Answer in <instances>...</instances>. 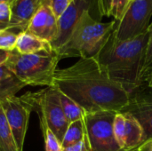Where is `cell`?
Listing matches in <instances>:
<instances>
[{
  "instance_id": "e0dca14e",
  "label": "cell",
  "mask_w": 152,
  "mask_h": 151,
  "mask_svg": "<svg viewBox=\"0 0 152 151\" xmlns=\"http://www.w3.org/2000/svg\"><path fill=\"white\" fill-rule=\"evenodd\" d=\"M59 93H60V100L62 106V109L68 123L69 124L77 120L85 119V117L87 115L86 111L77 102L72 101L70 98H69L68 96H66L61 92Z\"/></svg>"
},
{
  "instance_id": "9a60e30c",
  "label": "cell",
  "mask_w": 152,
  "mask_h": 151,
  "mask_svg": "<svg viewBox=\"0 0 152 151\" xmlns=\"http://www.w3.org/2000/svg\"><path fill=\"white\" fill-rule=\"evenodd\" d=\"M25 85L16 77L5 63L0 66V100L14 96Z\"/></svg>"
},
{
  "instance_id": "ba28073f",
  "label": "cell",
  "mask_w": 152,
  "mask_h": 151,
  "mask_svg": "<svg viewBox=\"0 0 152 151\" xmlns=\"http://www.w3.org/2000/svg\"><path fill=\"white\" fill-rule=\"evenodd\" d=\"M0 103L17 147L19 150L23 151L29 117L31 112L34 111L31 92L20 97L16 95L5 97L0 100Z\"/></svg>"
},
{
  "instance_id": "d6986e66",
  "label": "cell",
  "mask_w": 152,
  "mask_h": 151,
  "mask_svg": "<svg viewBox=\"0 0 152 151\" xmlns=\"http://www.w3.org/2000/svg\"><path fill=\"white\" fill-rule=\"evenodd\" d=\"M149 37L145 49V56L143 61V67L142 71V80L143 85L148 82L152 73V22L151 23L149 29Z\"/></svg>"
},
{
  "instance_id": "d4e9b609",
  "label": "cell",
  "mask_w": 152,
  "mask_h": 151,
  "mask_svg": "<svg viewBox=\"0 0 152 151\" xmlns=\"http://www.w3.org/2000/svg\"><path fill=\"white\" fill-rule=\"evenodd\" d=\"M110 5L111 0H96V7L101 17L110 16Z\"/></svg>"
},
{
  "instance_id": "ac0fdd59",
  "label": "cell",
  "mask_w": 152,
  "mask_h": 151,
  "mask_svg": "<svg viewBox=\"0 0 152 151\" xmlns=\"http://www.w3.org/2000/svg\"><path fill=\"white\" fill-rule=\"evenodd\" d=\"M84 120L85 119L77 120L69 124L61 142L62 148L74 145L84 139L86 135V125Z\"/></svg>"
},
{
  "instance_id": "8992f818",
  "label": "cell",
  "mask_w": 152,
  "mask_h": 151,
  "mask_svg": "<svg viewBox=\"0 0 152 151\" xmlns=\"http://www.w3.org/2000/svg\"><path fill=\"white\" fill-rule=\"evenodd\" d=\"M116 113L99 111L86 115L84 121L90 151H125L118 146L113 133Z\"/></svg>"
},
{
  "instance_id": "9c48e42d",
  "label": "cell",
  "mask_w": 152,
  "mask_h": 151,
  "mask_svg": "<svg viewBox=\"0 0 152 151\" xmlns=\"http://www.w3.org/2000/svg\"><path fill=\"white\" fill-rule=\"evenodd\" d=\"M93 5H96V0H73L66 11L58 18L57 36L51 44L53 53L57 56L68 43L83 13L86 11H90Z\"/></svg>"
},
{
  "instance_id": "1f68e13d",
  "label": "cell",
  "mask_w": 152,
  "mask_h": 151,
  "mask_svg": "<svg viewBox=\"0 0 152 151\" xmlns=\"http://www.w3.org/2000/svg\"><path fill=\"white\" fill-rule=\"evenodd\" d=\"M43 1H44V4H45V3L46 2V0H43Z\"/></svg>"
},
{
  "instance_id": "6da1fadb",
  "label": "cell",
  "mask_w": 152,
  "mask_h": 151,
  "mask_svg": "<svg viewBox=\"0 0 152 151\" xmlns=\"http://www.w3.org/2000/svg\"><path fill=\"white\" fill-rule=\"evenodd\" d=\"M81 106L87 114L124 111L131 94L114 81L96 56L80 58L70 67L57 69L53 85Z\"/></svg>"
},
{
  "instance_id": "ffe728a7",
  "label": "cell",
  "mask_w": 152,
  "mask_h": 151,
  "mask_svg": "<svg viewBox=\"0 0 152 151\" xmlns=\"http://www.w3.org/2000/svg\"><path fill=\"white\" fill-rule=\"evenodd\" d=\"M19 29H6L0 31V51L13 52L15 50Z\"/></svg>"
},
{
  "instance_id": "4316f807",
  "label": "cell",
  "mask_w": 152,
  "mask_h": 151,
  "mask_svg": "<svg viewBox=\"0 0 152 151\" xmlns=\"http://www.w3.org/2000/svg\"><path fill=\"white\" fill-rule=\"evenodd\" d=\"M6 29H19L20 31H24L20 26L14 24V23H12V22H0V31H3V30H6Z\"/></svg>"
},
{
  "instance_id": "5bb4252c",
  "label": "cell",
  "mask_w": 152,
  "mask_h": 151,
  "mask_svg": "<svg viewBox=\"0 0 152 151\" xmlns=\"http://www.w3.org/2000/svg\"><path fill=\"white\" fill-rule=\"evenodd\" d=\"M14 51L20 54H35L41 53H54L51 44L25 30L18 34Z\"/></svg>"
},
{
  "instance_id": "8fae6325",
  "label": "cell",
  "mask_w": 152,
  "mask_h": 151,
  "mask_svg": "<svg viewBox=\"0 0 152 151\" xmlns=\"http://www.w3.org/2000/svg\"><path fill=\"white\" fill-rule=\"evenodd\" d=\"M124 111L131 113L139 121L147 139L152 138V89L131 95L130 104Z\"/></svg>"
},
{
  "instance_id": "603a6c76",
  "label": "cell",
  "mask_w": 152,
  "mask_h": 151,
  "mask_svg": "<svg viewBox=\"0 0 152 151\" xmlns=\"http://www.w3.org/2000/svg\"><path fill=\"white\" fill-rule=\"evenodd\" d=\"M73 0H46L45 4L49 5L56 18L58 19L70 5Z\"/></svg>"
},
{
  "instance_id": "7402d4cb",
  "label": "cell",
  "mask_w": 152,
  "mask_h": 151,
  "mask_svg": "<svg viewBox=\"0 0 152 151\" xmlns=\"http://www.w3.org/2000/svg\"><path fill=\"white\" fill-rule=\"evenodd\" d=\"M130 2V0H111L110 16L114 18V20L119 21L122 19Z\"/></svg>"
},
{
  "instance_id": "5b68a950",
  "label": "cell",
  "mask_w": 152,
  "mask_h": 151,
  "mask_svg": "<svg viewBox=\"0 0 152 151\" xmlns=\"http://www.w3.org/2000/svg\"><path fill=\"white\" fill-rule=\"evenodd\" d=\"M34 111L38 114L40 123H45L61 142L69 123L62 109L60 93L53 86H48L31 93Z\"/></svg>"
},
{
  "instance_id": "484cf974",
  "label": "cell",
  "mask_w": 152,
  "mask_h": 151,
  "mask_svg": "<svg viewBox=\"0 0 152 151\" xmlns=\"http://www.w3.org/2000/svg\"><path fill=\"white\" fill-rule=\"evenodd\" d=\"M62 151H90L86 133L82 141H80L79 142H77L74 145L69 146L67 148H63Z\"/></svg>"
},
{
  "instance_id": "d6a6232c",
  "label": "cell",
  "mask_w": 152,
  "mask_h": 151,
  "mask_svg": "<svg viewBox=\"0 0 152 151\" xmlns=\"http://www.w3.org/2000/svg\"><path fill=\"white\" fill-rule=\"evenodd\" d=\"M130 1H133V0H130Z\"/></svg>"
},
{
  "instance_id": "3957f363",
  "label": "cell",
  "mask_w": 152,
  "mask_h": 151,
  "mask_svg": "<svg viewBox=\"0 0 152 151\" xmlns=\"http://www.w3.org/2000/svg\"><path fill=\"white\" fill-rule=\"evenodd\" d=\"M116 27V20L102 22L86 11L77 23L70 38L59 53V58H90L96 56L103 48Z\"/></svg>"
},
{
  "instance_id": "52a82bcc",
  "label": "cell",
  "mask_w": 152,
  "mask_h": 151,
  "mask_svg": "<svg viewBox=\"0 0 152 151\" xmlns=\"http://www.w3.org/2000/svg\"><path fill=\"white\" fill-rule=\"evenodd\" d=\"M152 0H133L124 16L116 21L113 36L118 40H128L145 34L151 25Z\"/></svg>"
},
{
  "instance_id": "4dcf8cb0",
  "label": "cell",
  "mask_w": 152,
  "mask_h": 151,
  "mask_svg": "<svg viewBox=\"0 0 152 151\" xmlns=\"http://www.w3.org/2000/svg\"><path fill=\"white\" fill-rule=\"evenodd\" d=\"M11 0H0V3H5V2H10Z\"/></svg>"
},
{
  "instance_id": "277c9868",
  "label": "cell",
  "mask_w": 152,
  "mask_h": 151,
  "mask_svg": "<svg viewBox=\"0 0 152 151\" xmlns=\"http://www.w3.org/2000/svg\"><path fill=\"white\" fill-rule=\"evenodd\" d=\"M60 58L55 53L20 54L13 51L5 65L25 85L52 86Z\"/></svg>"
},
{
  "instance_id": "cb8c5ba5",
  "label": "cell",
  "mask_w": 152,
  "mask_h": 151,
  "mask_svg": "<svg viewBox=\"0 0 152 151\" xmlns=\"http://www.w3.org/2000/svg\"><path fill=\"white\" fill-rule=\"evenodd\" d=\"M12 11L10 2L0 3V22H11Z\"/></svg>"
},
{
  "instance_id": "83f0119b",
  "label": "cell",
  "mask_w": 152,
  "mask_h": 151,
  "mask_svg": "<svg viewBox=\"0 0 152 151\" xmlns=\"http://www.w3.org/2000/svg\"><path fill=\"white\" fill-rule=\"evenodd\" d=\"M138 151H152V138L147 139L146 142L138 149Z\"/></svg>"
},
{
  "instance_id": "4fadbf2b",
  "label": "cell",
  "mask_w": 152,
  "mask_h": 151,
  "mask_svg": "<svg viewBox=\"0 0 152 151\" xmlns=\"http://www.w3.org/2000/svg\"><path fill=\"white\" fill-rule=\"evenodd\" d=\"M43 4V0H11V22L26 30L29 20Z\"/></svg>"
},
{
  "instance_id": "7a4b0ae2",
  "label": "cell",
  "mask_w": 152,
  "mask_h": 151,
  "mask_svg": "<svg viewBox=\"0 0 152 151\" xmlns=\"http://www.w3.org/2000/svg\"><path fill=\"white\" fill-rule=\"evenodd\" d=\"M149 32L128 40H118L113 33L96 55L110 77L131 95L143 85L142 71Z\"/></svg>"
},
{
  "instance_id": "7c38bea8",
  "label": "cell",
  "mask_w": 152,
  "mask_h": 151,
  "mask_svg": "<svg viewBox=\"0 0 152 151\" xmlns=\"http://www.w3.org/2000/svg\"><path fill=\"white\" fill-rule=\"evenodd\" d=\"M125 116L124 129V150L138 151V149L146 142L145 132L139 121L129 112L122 111Z\"/></svg>"
},
{
  "instance_id": "2e32d148",
  "label": "cell",
  "mask_w": 152,
  "mask_h": 151,
  "mask_svg": "<svg viewBox=\"0 0 152 151\" xmlns=\"http://www.w3.org/2000/svg\"><path fill=\"white\" fill-rule=\"evenodd\" d=\"M0 151H20L0 103Z\"/></svg>"
},
{
  "instance_id": "44dd1931",
  "label": "cell",
  "mask_w": 152,
  "mask_h": 151,
  "mask_svg": "<svg viewBox=\"0 0 152 151\" xmlns=\"http://www.w3.org/2000/svg\"><path fill=\"white\" fill-rule=\"evenodd\" d=\"M40 128L45 140V151H62L63 148L61 142L53 133V131L45 123H40Z\"/></svg>"
},
{
  "instance_id": "30bf717a",
  "label": "cell",
  "mask_w": 152,
  "mask_h": 151,
  "mask_svg": "<svg viewBox=\"0 0 152 151\" xmlns=\"http://www.w3.org/2000/svg\"><path fill=\"white\" fill-rule=\"evenodd\" d=\"M25 31L49 44L55 40L58 33V19L47 4H43L37 9Z\"/></svg>"
},
{
  "instance_id": "f1b7e54d",
  "label": "cell",
  "mask_w": 152,
  "mask_h": 151,
  "mask_svg": "<svg viewBox=\"0 0 152 151\" xmlns=\"http://www.w3.org/2000/svg\"><path fill=\"white\" fill-rule=\"evenodd\" d=\"M9 56H10V53L9 52L0 51V66L4 65L7 61Z\"/></svg>"
},
{
  "instance_id": "f546056e",
  "label": "cell",
  "mask_w": 152,
  "mask_h": 151,
  "mask_svg": "<svg viewBox=\"0 0 152 151\" xmlns=\"http://www.w3.org/2000/svg\"><path fill=\"white\" fill-rule=\"evenodd\" d=\"M147 85H148V87L152 89V73L151 77H150V78H149V80H148V82H147Z\"/></svg>"
}]
</instances>
